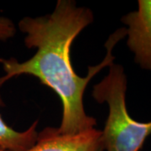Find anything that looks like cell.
Here are the masks:
<instances>
[{
  "instance_id": "obj_3",
  "label": "cell",
  "mask_w": 151,
  "mask_h": 151,
  "mask_svg": "<svg viewBox=\"0 0 151 151\" xmlns=\"http://www.w3.org/2000/svg\"><path fill=\"white\" fill-rule=\"evenodd\" d=\"M121 20L127 26V45L134 54L135 63L151 71V0H139L138 9Z\"/></svg>"
},
{
  "instance_id": "obj_7",
  "label": "cell",
  "mask_w": 151,
  "mask_h": 151,
  "mask_svg": "<svg viewBox=\"0 0 151 151\" xmlns=\"http://www.w3.org/2000/svg\"><path fill=\"white\" fill-rule=\"evenodd\" d=\"M0 151H4V150H1V149H0Z\"/></svg>"
},
{
  "instance_id": "obj_5",
  "label": "cell",
  "mask_w": 151,
  "mask_h": 151,
  "mask_svg": "<svg viewBox=\"0 0 151 151\" xmlns=\"http://www.w3.org/2000/svg\"><path fill=\"white\" fill-rule=\"evenodd\" d=\"M4 104L0 96V106ZM38 121L25 131L19 132L7 124L0 114V149L4 151H25L36 142Z\"/></svg>"
},
{
  "instance_id": "obj_4",
  "label": "cell",
  "mask_w": 151,
  "mask_h": 151,
  "mask_svg": "<svg viewBox=\"0 0 151 151\" xmlns=\"http://www.w3.org/2000/svg\"><path fill=\"white\" fill-rule=\"evenodd\" d=\"M25 151H105L101 130L92 128L74 134L61 133L58 128H46Z\"/></svg>"
},
{
  "instance_id": "obj_1",
  "label": "cell",
  "mask_w": 151,
  "mask_h": 151,
  "mask_svg": "<svg viewBox=\"0 0 151 151\" xmlns=\"http://www.w3.org/2000/svg\"><path fill=\"white\" fill-rule=\"evenodd\" d=\"M91 9L79 7L72 0H58L52 13L40 17H24L19 22L25 34L24 44L37 50L30 59L19 62L15 58L0 59L4 76L0 86L11 78L21 75L36 77L54 91L62 105V117L58 129L74 134L95 128L97 120L87 115L83 97L88 83L100 70L114 61L113 50L126 37V28H120L108 37L107 53L102 62L88 67L86 76L76 73L70 60V48L78 35L93 22Z\"/></svg>"
},
{
  "instance_id": "obj_6",
  "label": "cell",
  "mask_w": 151,
  "mask_h": 151,
  "mask_svg": "<svg viewBox=\"0 0 151 151\" xmlns=\"http://www.w3.org/2000/svg\"><path fill=\"white\" fill-rule=\"evenodd\" d=\"M16 34V27L13 21L6 17H0V40L5 41Z\"/></svg>"
},
{
  "instance_id": "obj_2",
  "label": "cell",
  "mask_w": 151,
  "mask_h": 151,
  "mask_svg": "<svg viewBox=\"0 0 151 151\" xmlns=\"http://www.w3.org/2000/svg\"><path fill=\"white\" fill-rule=\"evenodd\" d=\"M108 73L93 86L92 97L98 103H107L108 115L102 132L105 151H139L151 135V121H136L126 105L127 76L123 65L113 62Z\"/></svg>"
}]
</instances>
